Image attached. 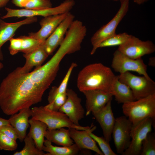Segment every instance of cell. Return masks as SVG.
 I'll return each instance as SVG.
<instances>
[{
	"label": "cell",
	"instance_id": "6da1fadb",
	"mask_svg": "<svg viewBox=\"0 0 155 155\" xmlns=\"http://www.w3.org/2000/svg\"><path fill=\"white\" fill-rule=\"evenodd\" d=\"M63 59L55 53L31 72L22 73L16 68L9 73L0 85V107L3 113L11 115L41 102L56 77Z\"/></svg>",
	"mask_w": 155,
	"mask_h": 155
},
{
	"label": "cell",
	"instance_id": "7a4b0ae2",
	"mask_svg": "<svg viewBox=\"0 0 155 155\" xmlns=\"http://www.w3.org/2000/svg\"><path fill=\"white\" fill-rule=\"evenodd\" d=\"M117 77L109 67L102 63L91 64L79 72L77 86L82 92L94 90L112 92V85Z\"/></svg>",
	"mask_w": 155,
	"mask_h": 155
},
{
	"label": "cell",
	"instance_id": "3957f363",
	"mask_svg": "<svg viewBox=\"0 0 155 155\" xmlns=\"http://www.w3.org/2000/svg\"><path fill=\"white\" fill-rule=\"evenodd\" d=\"M123 113L133 125L147 117L155 121V94L123 104Z\"/></svg>",
	"mask_w": 155,
	"mask_h": 155
},
{
	"label": "cell",
	"instance_id": "277c9868",
	"mask_svg": "<svg viewBox=\"0 0 155 155\" xmlns=\"http://www.w3.org/2000/svg\"><path fill=\"white\" fill-rule=\"evenodd\" d=\"M31 110V118L44 123L47 125L48 129L67 127L85 130L90 127L89 126L76 125L72 122L64 113L59 111L50 110L45 106H35Z\"/></svg>",
	"mask_w": 155,
	"mask_h": 155
},
{
	"label": "cell",
	"instance_id": "5b68a950",
	"mask_svg": "<svg viewBox=\"0 0 155 155\" xmlns=\"http://www.w3.org/2000/svg\"><path fill=\"white\" fill-rule=\"evenodd\" d=\"M120 7L112 20L97 30L91 38L92 48L90 54H94L100 44L107 38L115 34L118 24L127 13L129 9V0H120Z\"/></svg>",
	"mask_w": 155,
	"mask_h": 155
},
{
	"label": "cell",
	"instance_id": "8992f818",
	"mask_svg": "<svg viewBox=\"0 0 155 155\" xmlns=\"http://www.w3.org/2000/svg\"><path fill=\"white\" fill-rule=\"evenodd\" d=\"M119 80L128 86L133 92L135 100L155 94V82L144 76H137L129 71L120 73Z\"/></svg>",
	"mask_w": 155,
	"mask_h": 155
},
{
	"label": "cell",
	"instance_id": "52a82bcc",
	"mask_svg": "<svg viewBox=\"0 0 155 155\" xmlns=\"http://www.w3.org/2000/svg\"><path fill=\"white\" fill-rule=\"evenodd\" d=\"M75 4L74 0H65L59 5L54 7L42 9H14L5 7L7 14L1 17L4 19L10 17H35L41 16L44 17L62 14L70 12Z\"/></svg>",
	"mask_w": 155,
	"mask_h": 155
},
{
	"label": "cell",
	"instance_id": "ba28073f",
	"mask_svg": "<svg viewBox=\"0 0 155 155\" xmlns=\"http://www.w3.org/2000/svg\"><path fill=\"white\" fill-rule=\"evenodd\" d=\"M155 122L151 118L147 117L132 125L130 144L122 155L140 154L142 142L148 133L151 132L152 127H155Z\"/></svg>",
	"mask_w": 155,
	"mask_h": 155
},
{
	"label": "cell",
	"instance_id": "9c48e42d",
	"mask_svg": "<svg viewBox=\"0 0 155 155\" xmlns=\"http://www.w3.org/2000/svg\"><path fill=\"white\" fill-rule=\"evenodd\" d=\"M111 67L115 71L120 73L129 71H134L143 75L149 80H152L147 73V66L142 58L131 59L117 49L113 53Z\"/></svg>",
	"mask_w": 155,
	"mask_h": 155
},
{
	"label": "cell",
	"instance_id": "30bf717a",
	"mask_svg": "<svg viewBox=\"0 0 155 155\" xmlns=\"http://www.w3.org/2000/svg\"><path fill=\"white\" fill-rule=\"evenodd\" d=\"M117 50L128 57L136 59L154 53L155 45L151 41H142L130 35L127 40L119 46Z\"/></svg>",
	"mask_w": 155,
	"mask_h": 155
},
{
	"label": "cell",
	"instance_id": "8fae6325",
	"mask_svg": "<svg viewBox=\"0 0 155 155\" xmlns=\"http://www.w3.org/2000/svg\"><path fill=\"white\" fill-rule=\"evenodd\" d=\"M132 124L125 116L115 119L112 135L117 152L122 154L129 147L131 141Z\"/></svg>",
	"mask_w": 155,
	"mask_h": 155
},
{
	"label": "cell",
	"instance_id": "7c38bea8",
	"mask_svg": "<svg viewBox=\"0 0 155 155\" xmlns=\"http://www.w3.org/2000/svg\"><path fill=\"white\" fill-rule=\"evenodd\" d=\"M66 94L67 99L59 111L65 114L75 124L80 125L79 122L86 113L81 99L72 89H67Z\"/></svg>",
	"mask_w": 155,
	"mask_h": 155
},
{
	"label": "cell",
	"instance_id": "4fadbf2b",
	"mask_svg": "<svg viewBox=\"0 0 155 155\" xmlns=\"http://www.w3.org/2000/svg\"><path fill=\"white\" fill-rule=\"evenodd\" d=\"M82 92L86 98V116L101 109L113 96L112 92L100 90H86Z\"/></svg>",
	"mask_w": 155,
	"mask_h": 155
},
{
	"label": "cell",
	"instance_id": "5bb4252c",
	"mask_svg": "<svg viewBox=\"0 0 155 155\" xmlns=\"http://www.w3.org/2000/svg\"><path fill=\"white\" fill-rule=\"evenodd\" d=\"M75 16L69 12L53 33L44 41L43 45L48 55H50L61 44Z\"/></svg>",
	"mask_w": 155,
	"mask_h": 155
},
{
	"label": "cell",
	"instance_id": "9a60e30c",
	"mask_svg": "<svg viewBox=\"0 0 155 155\" xmlns=\"http://www.w3.org/2000/svg\"><path fill=\"white\" fill-rule=\"evenodd\" d=\"M96 128L92 123L90 128L85 130H79L74 128H68L70 137L80 150L82 149L93 151L98 155H104L90 135Z\"/></svg>",
	"mask_w": 155,
	"mask_h": 155
},
{
	"label": "cell",
	"instance_id": "2e32d148",
	"mask_svg": "<svg viewBox=\"0 0 155 155\" xmlns=\"http://www.w3.org/2000/svg\"><path fill=\"white\" fill-rule=\"evenodd\" d=\"M112 99L101 109L92 113L102 129L104 137L108 142L111 140L112 131L115 120L111 108Z\"/></svg>",
	"mask_w": 155,
	"mask_h": 155
},
{
	"label": "cell",
	"instance_id": "e0dca14e",
	"mask_svg": "<svg viewBox=\"0 0 155 155\" xmlns=\"http://www.w3.org/2000/svg\"><path fill=\"white\" fill-rule=\"evenodd\" d=\"M69 12L44 17L40 22L41 26L40 30L36 32L29 33V36L40 41H44L55 31Z\"/></svg>",
	"mask_w": 155,
	"mask_h": 155
},
{
	"label": "cell",
	"instance_id": "ac0fdd59",
	"mask_svg": "<svg viewBox=\"0 0 155 155\" xmlns=\"http://www.w3.org/2000/svg\"><path fill=\"white\" fill-rule=\"evenodd\" d=\"M36 17L27 18L20 21L12 23L5 22L0 19V61L3 59V56L1 51L3 45L15 34L16 30L21 26L37 22Z\"/></svg>",
	"mask_w": 155,
	"mask_h": 155
},
{
	"label": "cell",
	"instance_id": "d6986e66",
	"mask_svg": "<svg viewBox=\"0 0 155 155\" xmlns=\"http://www.w3.org/2000/svg\"><path fill=\"white\" fill-rule=\"evenodd\" d=\"M43 43L31 51L23 54L26 62L23 66L16 68L19 72H29L34 67L37 68L42 66L49 56L44 48Z\"/></svg>",
	"mask_w": 155,
	"mask_h": 155
},
{
	"label": "cell",
	"instance_id": "ffe728a7",
	"mask_svg": "<svg viewBox=\"0 0 155 155\" xmlns=\"http://www.w3.org/2000/svg\"><path fill=\"white\" fill-rule=\"evenodd\" d=\"M32 111L30 108L22 109L18 113L11 115L8 119L10 124L16 130L18 139L22 142L26 135L27 130L29 126V118L31 117Z\"/></svg>",
	"mask_w": 155,
	"mask_h": 155
},
{
	"label": "cell",
	"instance_id": "44dd1931",
	"mask_svg": "<svg viewBox=\"0 0 155 155\" xmlns=\"http://www.w3.org/2000/svg\"><path fill=\"white\" fill-rule=\"evenodd\" d=\"M29 122L30 127L27 135L33 139L36 147L42 150L47 126L41 121L32 118L29 119Z\"/></svg>",
	"mask_w": 155,
	"mask_h": 155
},
{
	"label": "cell",
	"instance_id": "7402d4cb",
	"mask_svg": "<svg viewBox=\"0 0 155 155\" xmlns=\"http://www.w3.org/2000/svg\"><path fill=\"white\" fill-rule=\"evenodd\" d=\"M45 137L52 143L58 146H69L74 144L68 129H66L64 127L56 129H47Z\"/></svg>",
	"mask_w": 155,
	"mask_h": 155
},
{
	"label": "cell",
	"instance_id": "603a6c76",
	"mask_svg": "<svg viewBox=\"0 0 155 155\" xmlns=\"http://www.w3.org/2000/svg\"><path fill=\"white\" fill-rule=\"evenodd\" d=\"M112 90L115 100L119 104L135 100L131 88L119 80L118 75L113 83Z\"/></svg>",
	"mask_w": 155,
	"mask_h": 155
},
{
	"label": "cell",
	"instance_id": "cb8c5ba5",
	"mask_svg": "<svg viewBox=\"0 0 155 155\" xmlns=\"http://www.w3.org/2000/svg\"><path fill=\"white\" fill-rule=\"evenodd\" d=\"M52 143L47 139L44 140L42 150L47 152L46 155H75L81 150L75 144L60 147L54 146Z\"/></svg>",
	"mask_w": 155,
	"mask_h": 155
},
{
	"label": "cell",
	"instance_id": "d4e9b609",
	"mask_svg": "<svg viewBox=\"0 0 155 155\" xmlns=\"http://www.w3.org/2000/svg\"><path fill=\"white\" fill-rule=\"evenodd\" d=\"M77 66L76 63H72L59 86L52 88L48 97L49 103L51 102L57 96L66 92L67 86L71 74L73 69Z\"/></svg>",
	"mask_w": 155,
	"mask_h": 155
},
{
	"label": "cell",
	"instance_id": "484cf974",
	"mask_svg": "<svg viewBox=\"0 0 155 155\" xmlns=\"http://www.w3.org/2000/svg\"><path fill=\"white\" fill-rule=\"evenodd\" d=\"M19 52L25 53L36 48L44 41H40L28 36H21L16 38Z\"/></svg>",
	"mask_w": 155,
	"mask_h": 155
},
{
	"label": "cell",
	"instance_id": "4316f807",
	"mask_svg": "<svg viewBox=\"0 0 155 155\" xmlns=\"http://www.w3.org/2000/svg\"><path fill=\"white\" fill-rule=\"evenodd\" d=\"M23 141L25 145L23 148L15 152L13 155H46L43 151L36 147L34 140L29 136L26 135Z\"/></svg>",
	"mask_w": 155,
	"mask_h": 155
},
{
	"label": "cell",
	"instance_id": "83f0119b",
	"mask_svg": "<svg viewBox=\"0 0 155 155\" xmlns=\"http://www.w3.org/2000/svg\"><path fill=\"white\" fill-rule=\"evenodd\" d=\"M130 35L126 32L116 34L102 41L99 48L118 46L123 43L128 38Z\"/></svg>",
	"mask_w": 155,
	"mask_h": 155
},
{
	"label": "cell",
	"instance_id": "f1b7e54d",
	"mask_svg": "<svg viewBox=\"0 0 155 155\" xmlns=\"http://www.w3.org/2000/svg\"><path fill=\"white\" fill-rule=\"evenodd\" d=\"M141 155H155V137L151 132L147 134L142 143Z\"/></svg>",
	"mask_w": 155,
	"mask_h": 155
},
{
	"label": "cell",
	"instance_id": "f546056e",
	"mask_svg": "<svg viewBox=\"0 0 155 155\" xmlns=\"http://www.w3.org/2000/svg\"><path fill=\"white\" fill-rule=\"evenodd\" d=\"M90 135L99 145L104 155H117L111 148L109 142L104 137L96 135L91 132Z\"/></svg>",
	"mask_w": 155,
	"mask_h": 155
},
{
	"label": "cell",
	"instance_id": "4dcf8cb0",
	"mask_svg": "<svg viewBox=\"0 0 155 155\" xmlns=\"http://www.w3.org/2000/svg\"><path fill=\"white\" fill-rule=\"evenodd\" d=\"M16 141L9 137L0 131V149L13 151L18 147Z\"/></svg>",
	"mask_w": 155,
	"mask_h": 155
},
{
	"label": "cell",
	"instance_id": "1f68e13d",
	"mask_svg": "<svg viewBox=\"0 0 155 155\" xmlns=\"http://www.w3.org/2000/svg\"><path fill=\"white\" fill-rule=\"evenodd\" d=\"M52 7L50 0H28L24 7L27 9H42Z\"/></svg>",
	"mask_w": 155,
	"mask_h": 155
},
{
	"label": "cell",
	"instance_id": "d6a6232c",
	"mask_svg": "<svg viewBox=\"0 0 155 155\" xmlns=\"http://www.w3.org/2000/svg\"><path fill=\"white\" fill-rule=\"evenodd\" d=\"M67 98L66 92L57 96L51 102L45 106L52 111H58L65 102Z\"/></svg>",
	"mask_w": 155,
	"mask_h": 155
},
{
	"label": "cell",
	"instance_id": "836d02e7",
	"mask_svg": "<svg viewBox=\"0 0 155 155\" xmlns=\"http://www.w3.org/2000/svg\"><path fill=\"white\" fill-rule=\"evenodd\" d=\"M0 131L15 140L18 139V135L16 130L10 124L0 127Z\"/></svg>",
	"mask_w": 155,
	"mask_h": 155
},
{
	"label": "cell",
	"instance_id": "e575fe53",
	"mask_svg": "<svg viewBox=\"0 0 155 155\" xmlns=\"http://www.w3.org/2000/svg\"><path fill=\"white\" fill-rule=\"evenodd\" d=\"M28 0H12V3L16 6L20 7H24Z\"/></svg>",
	"mask_w": 155,
	"mask_h": 155
},
{
	"label": "cell",
	"instance_id": "d590c367",
	"mask_svg": "<svg viewBox=\"0 0 155 155\" xmlns=\"http://www.w3.org/2000/svg\"><path fill=\"white\" fill-rule=\"evenodd\" d=\"M148 65L152 67H155V57H153L149 59Z\"/></svg>",
	"mask_w": 155,
	"mask_h": 155
},
{
	"label": "cell",
	"instance_id": "8d00e7d4",
	"mask_svg": "<svg viewBox=\"0 0 155 155\" xmlns=\"http://www.w3.org/2000/svg\"><path fill=\"white\" fill-rule=\"evenodd\" d=\"M9 124L10 123L8 119H6L0 117V127Z\"/></svg>",
	"mask_w": 155,
	"mask_h": 155
},
{
	"label": "cell",
	"instance_id": "74e56055",
	"mask_svg": "<svg viewBox=\"0 0 155 155\" xmlns=\"http://www.w3.org/2000/svg\"><path fill=\"white\" fill-rule=\"evenodd\" d=\"M9 0H0V8L5 6Z\"/></svg>",
	"mask_w": 155,
	"mask_h": 155
},
{
	"label": "cell",
	"instance_id": "f35d334b",
	"mask_svg": "<svg viewBox=\"0 0 155 155\" xmlns=\"http://www.w3.org/2000/svg\"><path fill=\"white\" fill-rule=\"evenodd\" d=\"M149 0H134V2L138 4L141 5Z\"/></svg>",
	"mask_w": 155,
	"mask_h": 155
},
{
	"label": "cell",
	"instance_id": "ab89813d",
	"mask_svg": "<svg viewBox=\"0 0 155 155\" xmlns=\"http://www.w3.org/2000/svg\"><path fill=\"white\" fill-rule=\"evenodd\" d=\"M3 64L0 62V70L3 67Z\"/></svg>",
	"mask_w": 155,
	"mask_h": 155
},
{
	"label": "cell",
	"instance_id": "60d3db41",
	"mask_svg": "<svg viewBox=\"0 0 155 155\" xmlns=\"http://www.w3.org/2000/svg\"><path fill=\"white\" fill-rule=\"evenodd\" d=\"M113 0V1H119V0Z\"/></svg>",
	"mask_w": 155,
	"mask_h": 155
},
{
	"label": "cell",
	"instance_id": "b9f144b4",
	"mask_svg": "<svg viewBox=\"0 0 155 155\" xmlns=\"http://www.w3.org/2000/svg\"></svg>",
	"mask_w": 155,
	"mask_h": 155
}]
</instances>
